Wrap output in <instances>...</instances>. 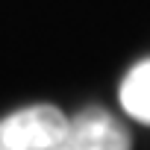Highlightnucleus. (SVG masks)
<instances>
[{
    "label": "nucleus",
    "instance_id": "f257e3e1",
    "mask_svg": "<svg viewBox=\"0 0 150 150\" xmlns=\"http://www.w3.org/2000/svg\"><path fill=\"white\" fill-rule=\"evenodd\" d=\"M68 127V115L56 106H24L0 121V150H50Z\"/></svg>",
    "mask_w": 150,
    "mask_h": 150
},
{
    "label": "nucleus",
    "instance_id": "f03ea898",
    "mask_svg": "<svg viewBox=\"0 0 150 150\" xmlns=\"http://www.w3.org/2000/svg\"><path fill=\"white\" fill-rule=\"evenodd\" d=\"M50 150H132V138L112 112L88 106L68 118L62 138Z\"/></svg>",
    "mask_w": 150,
    "mask_h": 150
},
{
    "label": "nucleus",
    "instance_id": "7ed1b4c3",
    "mask_svg": "<svg viewBox=\"0 0 150 150\" xmlns=\"http://www.w3.org/2000/svg\"><path fill=\"white\" fill-rule=\"evenodd\" d=\"M121 106L138 124H150V59H141L121 80Z\"/></svg>",
    "mask_w": 150,
    "mask_h": 150
}]
</instances>
